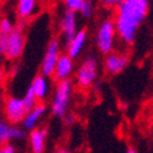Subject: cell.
<instances>
[{
    "mask_svg": "<svg viewBox=\"0 0 153 153\" xmlns=\"http://www.w3.org/2000/svg\"><path fill=\"white\" fill-rule=\"evenodd\" d=\"M26 37L20 25H16L10 34L0 35V52L9 61H15L21 57L25 49Z\"/></svg>",
    "mask_w": 153,
    "mask_h": 153,
    "instance_id": "obj_3",
    "label": "cell"
},
{
    "mask_svg": "<svg viewBox=\"0 0 153 153\" xmlns=\"http://www.w3.org/2000/svg\"><path fill=\"white\" fill-rule=\"evenodd\" d=\"M149 6L151 0H122L118 5L113 20L118 39L123 44L132 45L134 42L138 29L149 13Z\"/></svg>",
    "mask_w": 153,
    "mask_h": 153,
    "instance_id": "obj_1",
    "label": "cell"
},
{
    "mask_svg": "<svg viewBox=\"0 0 153 153\" xmlns=\"http://www.w3.org/2000/svg\"><path fill=\"white\" fill-rule=\"evenodd\" d=\"M87 39H88L87 31L85 29H80L72 39L66 42V52L74 60L80 57L82 51H83V49H85V46H86Z\"/></svg>",
    "mask_w": 153,
    "mask_h": 153,
    "instance_id": "obj_13",
    "label": "cell"
},
{
    "mask_svg": "<svg viewBox=\"0 0 153 153\" xmlns=\"http://www.w3.org/2000/svg\"><path fill=\"white\" fill-rule=\"evenodd\" d=\"M100 1L105 9L113 10V9H117L118 5L122 3V0H100Z\"/></svg>",
    "mask_w": 153,
    "mask_h": 153,
    "instance_id": "obj_22",
    "label": "cell"
},
{
    "mask_svg": "<svg viewBox=\"0 0 153 153\" xmlns=\"http://www.w3.org/2000/svg\"><path fill=\"white\" fill-rule=\"evenodd\" d=\"M74 59L68 55L67 52L61 53V56L57 61V64L53 70L52 79L56 82L59 81H65V80H70L71 76L75 75V64H74Z\"/></svg>",
    "mask_w": 153,
    "mask_h": 153,
    "instance_id": "obj_10",
    "label": "cell"
},
{
    "mask_svg": "<svg viewBox=\"0 0 153 153\" xmlns=\"http://www.w3.org/2000/svg\"><path fill=\"white\" fill-rule=\"evenodd\" d=\"M126 153H137V152H136V149H133V148H128V149L126 151Z\"/></svg>",
    "mask_w": 153,
    "mask_h": 153,
    "instance_id": "obj_26",
    "label": "cell"
},
{
    "mask_svg": "<svg viewBox=\"0 0 153 153\" xmlns=\"http://www.w3.org/2000/svg\"><path fill=\"white\" fill-rule=\"evenodd\" d=\"M11 127H13V125L10 122H7L6 120L0 121V143L1 144L11 142V140H10Z\"/></svg>",
    "mask_w": 153,
    "mask_h": 153,
    "instance_id": "obj_16",
    "label": "cell"
},
{
    "mask_svg": "<svg viewBox=\"0 0 153 153\" xmlns=\"http://www.w3.org/2000/svg\"><path fill=\"white\" fill-rule=\"evenodd\" d=\"M79 14L83 19H90L94 15V5L91 4L88 0H85V3H83V5L81 7V10L79 11Z\"/></svg>",
    "mask_w": 153,
    "mask_h": 153,
    "instance_id": "obj_21",
    "label": "cell"
},
{
    "mask_svg": "<svg viewBox=\"0 0 153 153\" xmlns=\"http://www.w3.org/2000/svg\"><path fill=\"white\" fill-rule=\"evenodd\" d=\"M30 87H31L33 91L35 92L39 102H44L51 92V83L49 80V76H45L42 74L36 75L33 82L30 83Z\"/></svg>",
    "mask_w": 153,
    "mask_h": 153,
    "instance_id": "obj_14",
    "label": "cell"
},
{
    "mask_svg": "<svg viewBox=\"0 0 153 153\" xmlns=\"http://www.w3.org/2000/svg\"><path fill=\"white\" fill-rule=\"evenodd\" d=\"M59 31L65 42L70 41L76 35V33L79 31L77 13L65 9V11H62V14H61V16L59 19Z\"/></svg>",
    "mask_w": 153,
    "mask_h": 153,
    "instance_id": "obj_8",
    "label": "cell"
},
{
    "mask_svg": "<svg viewBox=\"0 0 153 153\" xmlns=\"http://www.w3.org/2000/svg\"><path fill=\"white\" fill-rule=\"evenodd\" d=\"M75 83L76 86L86 90L92 87L98 77V61L96 56L88 55L83 59L75 71Z\"/></svg>",
    "mask_w": 153,
    "mask_h": 153,
    "instance_id": "obj_5",
    "label": "cell"
},
{
    "mask_svg": "<svg viewBox=\"0 0 153 153\" xmlns=\"http://www.w3.org/2000/svg\"><path fill=\"white\" fill-rule=\"evenodd\" d=\"M27 131L26 129L20 126V125H13L11 127V134H10V140L14 142H20V141H24L27 140Z\"/></svg>",
    "mask_w": 153,
    "mask_h": 153,
    "instance_id": "obj_17",
    "label": "cell"
},
{
    "mask_svg": "<svg viewBox=\"0 0 153 153\" xmlns=\"http://www.w3.org/2000/svg\"><path fill=\"white\" fill-rule=\"evenodd\" d=\"M15 26H16V25L14 24L10 18H6V16L1 18V20H0V35L5 36L7 34H10L13 30L15 29Z\"/></svg>",
    "mask_w": 153,
    "mask_h": 153,
    "instance_id": "obj_18",
    "label": "cell"
},
{
    "mask_svg": "<svg viewBox=\"0 0 153 153\" xmlns=\"http://www.w3.org/2000/svg\"><path fill=\"white\" fill-rule=\"evenodd\" d=\"M22 100H24V102H25V105H26V107L30 110V108H33V107L39 102V100H37V97H36V95H35V92L33 91V88L29 86V88L26 90V92L24 94V96H22Z\"/></svg>",
    "mask_w": 153,
    "mask_h": 153,
    "instance_id": "obj_19",
    "label": "cell"
},
{
    "mask_svg": "<svg viewBox=\"0 0 153 153\" xmlns=\"http://www.w3.org/2000/svg\"><path fill=\"white\" fill-rule=\"evenodd\" d=\"M39 11V0H18L16 16L20 20L33 19Z\"/></svg>",
    "mask_w": 153,
    "mask_h": 153,
    "instance_id": "obj_15",
    "label": "cell"
},
{
    "mask_svg": "<svg viewBox=\"0 0 153 153\" xmlns=\"http://www.w3.org/2000/svg\"><path fill=\"white\" fill-rule=\"evenodd\" d=\"M72 90L74 86L70 80L56 82L50 102V112L52 113L53 117L64 118L68 113V107H70L72 97Z\"/></svg>",
    "mask_w": 153,
    "mask_h": 153,
    "instance_id": "obj_2",
    "label": "cell"
},
{
    "mask_svg": "<svg viewBox=\"0 0 153 153\" xmlns=\"http://www.w3.org/2000/svg\"><path fill=\"white\" fill-rule=\"evenodd\" d=\"M29 108L26 107L22 97L7 96L3 105L4 118L11 125H21Z\"/></svg>",
    "mask_w": 153,
    "mask_h": 153,
    "instance_id": "obj_6",
    "label": "cell"
},
{
    "mask_svg": "<svg viewBox=\"0 0 153 153\" xmlns=\"http://www.w3.org/2000/svg\"><path fill=\"white\" fill-rule=\"evenodd\" d=\"M117 29L113 19H105L97 26L95 34V42L96 48L101 53L107 55L110 52H113L117 45Z\"/></svg>",
    "mask_w": 153,
    "mask_h": 153,
    "instance_id": "obj_4",
    "label": "cell"
},
{
    "mask_svg": "<svg viewBox=\"0 0 153 153\" xmlns=\"http://www.w3.org/2000/svg\"><path fill=\"white\" fill-rule=\"evenodd\" d=\"M129 62L128 55L122 51H113L107 53L103 60L105 71L108 75H118L127 67Z\"/></svg>",
    "mask_w": 153,
    "mask_h": 153,
    "instance_id": "obj_9",
    "label": "cell"
},
{
    "mask_svg": "<svg viewBox=\"0 0 153 153\" xmlns=\"http://www.w3.org/2000/svg\"><path fill=\"white\" fill-rule=\"evenodd\" d=\"M46 112H48V106L45 105V102H37L33 108H30L27 111L21 126L24 127L27 132L33 131V129L39 127L40 122L46 116Z\"/></svg>",
    "mask_w": 153,
    "mask_h": 153,
    "instance_id": "obj_11",
    "label": "cell"
},
{
    "mask_svg": "<svg viewBox=\"0 0 153 153\" xmlns=\"http://www.w3.org/2000/svg\"><path fill=\"white\" fill-rule=\"evenodd\" d=\"M83 3H85V0H64L65 9L72 10L75 13H79L81 10Z\"/></svg>",
    "mask_w": 153,
    "mask_h": 153,
    "instance_id": "obj_20",
    "label": "cell"
},
{
    "mask_svg": "<svg viewBox=\"0 0 153 153\" xmlns=\"http://www.w3.org/2000/svg\"><path fill=\"white\" fill-rule=\"evenodd\" d=\"M61 53L62 52H61L60 41L57 39L50 40L46 49H45V53H44V57L40 65V74L49 76V77H52L53 70H55V66L61 56Z\"/></svg>",
    "mask_w": 153,
    "mask_h": 153,
    "instance_id": "obj_7",
    "label": "cell"
},
{
    "mask_svg": "<svg viewBox=\"0 0 153 153\" xmlns=\"http://www.w3.org/2000/svg\"><path fill=\"white\" fill-rule=\"evenodd\" d=\"M62 120H64V122H65V125H66V126H71L74 122H75L76 117H75V114H74V113H67Z\"/></svg>",
    "mask_w": 153,
    "mask_h": 153,
    "instance_id": "obj_24",
    "label": "cell"
},
{
    "mask_svg": "<svg viewBox=\"0 0 153 153\" xmlns=\"http://www.w3.org/2000/svg\"><path fill=\"white\" fill-rule=\"evenodd\" d=\"M0 153H16V148H15L14 144L9 143H4L1 144V148H0Z\"/></svg>",
    "mask_w": 153,
    "mask_h": 153,
    "instance_id": "obj_23",
    "label": "cell"
},
{
    "mask_svg": "<svg viewBox=\"0 0 153 153\" xmlns=\"http://www.w3.org/2000/svg\"><path fill=\"white\" fill-rule=\"evenodd\" d=\"M55 153H72L70 149H67V148H64V147H61V148H59V149H56V152Z\"/></svg>",
    "mask_w": 153,
    "mask_h": 153,
    "instance_id": "obj_25",
    "label": "cell"
},
{
    "mask_svg": "<svg viewBox=\"0 0 153 153\" xmlns=\"http://www.w3.org/2000/svg\"><path fill=\"white\" fill-rule=\"evenodd\" d=\"M48 143V129L37 127L29 132L27 147L30 153H45Z\"/></svg>",
    "mask_w": 153,
    "mask_h": 153,
    "instance_id": "obj_12",
    "label": "cell"
}]
</instances>
